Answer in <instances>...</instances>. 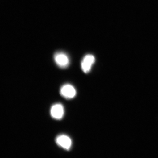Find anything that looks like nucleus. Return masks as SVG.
I'll return each instance as SVG.
<instances>
[{
	"instance_id": "f03ea898",
	"label": "nucleus",
	"mask_w": 158,
	"mask_h": 158,
	"mask_svg": "<svg viewBox=\"0 0 158 158\" xmlns=\"http://www.w3.org/2000/svg\"><path fill=\"white\" fill-rule=\"evenodd\" d=\"M55 142L59 147L66 151L71 149L72 145V141L68 136L62 134L57 136L55 139Z\"/></svg>"
},
{
	"instance_id": "f257e3e1",
	"label": "nucleus",
	"mask_w": 158,
	"mask_h": 158,
	"mask_svg": "<svg viewBox=\"0 0 158 158\" xmlns=\"http://www.w3.org/2000/svg\"><path fill=\"white\" fill-rule=\"evenodd\" d=\"M61 96L67 99H72L76 96L77 92L74 87L70 84H64L60 89Z\"/></svg>"
},
{
	"instance_id": "39448f33",
	"label": "nucleus",
	"mask_w": 158,
	"mask_h": 158,
	"mask_svg": "<svg viewBox=\"0 0 158 158\" xmlns=\"http://www.w3.org/2000/svg\"><path fill=\"white\" fill-rule=\"evenodd\" d=\"M54 59L56 64L62 68H67L70 63V60L68 55L63 52L55 53Z\"/></svg>"
},
{
	"instance_id": "7ed1b4c3",
	"label": "nucleus",
	"mask_w": 158,
	"mask_h": 158,
	"mask_svg": "<svg viewBox=\"0 0 158 158\" xmlns=\"http://www.w3.org/2000/svg\"><path fill=\"white\" fill-rule=\"evenodd\" d=\"M64 106L60 103L55 104L51 106L50 114L53 118L55 120H60L64 117Z\"/></svg>"
},
{
	"instance_id": "20e7f679",
	"label": "nucleus",
	"mask_w": 158,
	"mask_h": 158,
	"mask_svg": "<svg viewBox=\"0 0 158 158\" xmlns=\"http://www.w3.org/2000/svg\"><path fill=\"white\" fill-rule=\"evenodd\" d=\"M95 62V58L94 55L88 54L85 56L83 58L81 64L83 72L88 73L90 71Z\"/></svg>"
}]
</instances>
